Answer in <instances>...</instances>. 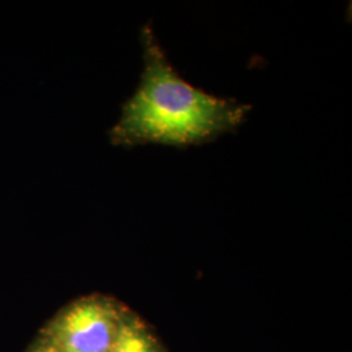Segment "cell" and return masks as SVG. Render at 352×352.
Here are the masks:
<instances>
[{"label":"cell","instance_id":"3","mask_svg":"<svg viewBox=\"0 0 352 352\" xmlns=\"http://www.w3.org/2000/svg\"><path fill=\"white\" fill-rule=\"evenodd\" d=\"M111 352H167L149 327L126 311Z\"/></svg>","mask_w":352,"mask_h":352},{"label":"cell","instance_id":"2","mask_svg":"<svg viewBox=\"0 0 352 352\" xmlns=\"http://www.w3.org/2000/svg\"><path fill=\"white\" fill-rule=\"evenodd\" d=\"M126 308L104 296L69 305L54 327V346L62 352H111Z\"/></svg>","mask_w":352,"mask_h":352},{"label":"cell","instance_id":"4","mask_svg":"<svg viewBox=\"0 0 352 352\" xmlns=\"http://www.w3.org/2000/svg\"><path fill=\"white\" fill-rule=\"evenodd\" d=\"M37 352H62L59 351L54 344L52 346H50V347H47V349H43V350H39V351Z\"/></svg>","mask_w":352,"mask_h":352},{"label":"cell","instance_id":"1","mask_svg":"<svg viewBox=\"0 0 352 352\" xmlns=\"http://www.w3.org/2000/svg\"><path fill=\"white\" fill-rule=\"evenodd\" d=\"M145 68L136 93L110 129L115 145L164 144L186 148L236 129L251 106L192 87L176 72L151 25L141 30Z\"/></svg>","mask_w":352,"mask_h":352}]
</instances>
